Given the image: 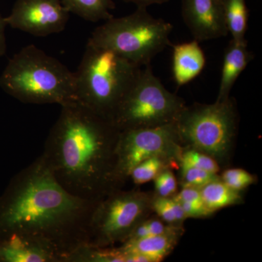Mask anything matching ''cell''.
Returning a JSON list of instances; mask_svg holds the SVG:
<instances>
[{
  "label": "cell",
  "mask_w": 262,
  "mask_h": 262,
  "mask_svg": "<svg viewBox=\"0 0 262 262\" xmlns=\"http://www.w3.org/2000/svg\"><path fill=\"white\" fill-rule=\"evenodd\" d=\"M99 201L67 192L38 157L13 177L0 196V237L29 239L60 262H68L72 253L88 244L91 215Z\"/></svg>",
  "instance_id": "1"
},
{
  "label": "cell",
  "mask_w": 262,
  "mask_h": 262,
  "mask_svg": "<svg viewBox=\"0 0 262 262\" xmlns=\"http://www.w3.org/2000/svg\"><path fill=\"white\" fill-rule=\"evenodd\" d=\"M61 108L40 156L67 192L82 199L101 201L115 190L113 170L120 131L79 101Z\"/></svg>",
  "instance_id": "2"
},
{
  "label": "cell",
  "mask_w": 262,
  "mask_h": 262,
  "mask_svg": "<svg viewBox=\"0 0 262 262\" xmlns=\"http://www.w3.org/2000/svg\"><path fill=\"white\" fill-rule=\"evenodd\" d=\"M0 87L24 103L63 106L77 101L75 72L33 45L10 58L0 76Z\"/></svg>",
  "instance_id": "3"
},
{
  "label": "cell",
  "mask_w": 262,
  "mask_h": 262,
  "mask_svg": "<svg viewBox=\"0 0 262 262\" xmlns=\"http://www.w3.org/2000/svg\"><path fill=\"white\" fill-rule=\"evenodd\" d=\"M141 72V67L111 50L88 42L75 72L76 99L111 121Z\"/></svg>",
  "instance_id": "4"
},
{
  "label": "cell",
  "mask_w": 262,
  "mask_h": 262,
  "mask_svg": "<svg viewBox=\"0 0 262 262\" xmlns=\"http://www.w3.org/2000/svg\"><path fill=\"white\" fill-rule=\"evenodd\" d=\"M173 25L138 7L130 15L105 20L89 39L94 46L111 50L139 67L150 64L157 55L172 46Z\"/></svg>",
  "instance_id": "5"
},
{
  "label": "cell",
  "mask_w": 262,
  "mask_h": 262,
  "mask_svg": "<svg viewBox=\"0 0 262 262\" xmlns=\"http://www.w3.org/2000/svg\"><path fill=\"white\" fill-rule=\"evenodd\" d=\"M176 122L184 149L209 155L218 163L228 161L238 123L233 98L186 106Z\"/></svg>",
  "instance_id": "6"
},
{
  "label": "cell",
  "mask_w": 262,
  "mask_h": 262,
  "mask_svg": "<svg viewBox=\"0 0 262 262\" xmlns=\"http://www.w3.org/2000/svg\"><path fill=\"white\" fill-rule=\"evenodd\" d=\"M186 106L183 98L164 87L149 64L141 70L111 121L120 131L161 126L177 121Z\"/></svg>",
  "instance_id": "7"
},
{
  "label": "cell",
  "mask_w": 262,
  "mask_h": 262,
  "mask_svg": "<svg viewBox=\"0 0 262 262\" xmlns=\"http://www.w3.org/2000/svg\"><path fill=\"white\" fill-rule=\"evenodd\" d=\"M155 194L115 189L95 207L89 228L88 245L112 247L126 241L134 229L152 213Z\"/></svg>",
  "instance_id": "8"
},
{
  "label": "cell",
  "mask_w": 262,
  "mask_h": 262,
  "mask_svg": "<svg viewBox=\"0 0 262 262\" xmlns=\"http://www.w3.org/2000/svg\"><path fill=\"white\" fill-rule=\"evenodd\" d=\"M176 122L149 128L120 131L115 149L114 189H122L133 169L149 158L161 157L179 165L184 147Z\"/></svg>",
  "instance_id": "9"
},
{
  "label": "cell",
  "mask_w": 262,
  "mask_h": 262,
  "mask_svg": "<svg viewBox=\"0 0 262 262\" xmlns=\"http://www.w3.org/2000/svg\"><path fill=\"white\" fill-rule=\"evenodd\" d=\"M70 13L60 0H17L7 26L35 37H47L64 30Z\"/></svg>",
  "instance_id": "10"
},
{
  "label": "cell",
  "mask_w": 262,
  "mask_h": 262,
  "mask_svg": "<svg viewBox=\"0 0 262 262\" xmlns=\"http://www.w3.org/2000/svg\"><path fill=\"white\" fill-rule=\"evenodd\" d=\"M182 17L198 42L227 37L226 0H182Z\"/></svg>",
  "instance_id": "11"
},
{
  "label": "cell",
  "mask_w": 262,
  "mask_h": 262,
  "mask_svg": "<svg viewBox=\"0 0 262 262\" xmlns=\"http://www.w3.org/2000/svg\"><path fill=\"white\" fill-rule=\"evenodd\" d=\"M184 232L183 226H172L163 234L127 241L118 248L126 255L127 262L130 256H141L149 262H160L173 251Z\"/></svg>",
  "instance_id": "12"
},
{
  "label": "cell",
  "mask_w": 262,
  "mask_h": 262,
  "mask_svg": "<svg viewBox=\"0 0 262 262\" xmlns=\"http://www.w3.org/2000/svg\"><path fill=\"white\" fill-rule=\"evenodd\" d=\"M253 58V53L248 50L247 41L237 42L232 39L229 42L225 50L220 89L215 101H225L230 98L234 83Z\"/></svg>",
  "instance_id": "13"
},
{
  "label": "cell",
  "mask_w": 262,
  "mask_h": 262,
  "mask_svg": "<svg viewBox=\"0 0 262 262\" xmlns=\"http://www.w3.org/2000/svg\"><path fill=\"white\" fill-rule=\"evenodd\" d=\"M173 75L179 87L196 78L206 66V58L196 40L173 46Z\"/></svg>",
  "instance_id": "14"
},
{
  "label": "cell",
  "mask_w": 262,
  "mask_h": 262,
  "mask_svg": "<svg viewBox=\"0 0 262 262\" xmlns=\"http://www.w3.org/2000/svg\"><path fill=\"white\" fill-rule=\"evenodd\" d=\"M0 262H60L54 253L16 235L0 237Z\"/></svg>",
  "instance_id": "15"
},
{
  "label": "cell",
  "mask_w": 262,
  "mask_h": 262,
  "mask_svg": "<svg viewBox=\"0 0 262 262\" xmlns=\"http://www.w3.org/2000/svg\"><path fill=\"white\" fill-rule=\"evenodd\" d=\"M200 191L203 203L211 214L222 208L241 204L243 202L241 192L230 189L220 178L208 183L200 188Z\"/></svg>",
  "instance_id": "16"
},
{
  "label": "cell",
  "mask_w": 262,
  "mask_h": 262,
  "mask_svg": "<svg viewBox=\"0 0 262 262\" xmlns=\"http://www.w3.org/2000/svg\"><path fill=\"white\" fill-rule=\"evenodd\" d=\"M69 13L91 22L107 20L113 18L111 10L115 9L113 0H60Z\"/></svg>",
  "instance_id": "17"
},
{
  "label": "cell",
  "mask_w": 262,
  "mask_h": 262,
  "mask_svg": "<svg viewBox=\"0 0 262 262\" xmlns=\"http://www.w3.org/2000/svg\"><path fill=\"white\" fill-rule=\"evenodd\" d=\"M225 19L228 34L232 40L246 42L248 10L246 0H226Z\"/></svg>",
  "instance_id": "18"
},
{
  "label": "cell",
  "mask_w": 262,
  "mask_h": 262,
  "mask_svg": "<svg viewBox=\"0 0 262 262\" xmlns=\"http://www.w3.org/2000/svg\"><path fill=\"white\" fill-rule=\"evenodd\" d=\"M176 166H179V164L161 157H154L136 165L131 171L130 178L136 185H141L154 180L165 169Z\"/></svg>",
  "instance_id": "19"
},
{
  "label": "cell",
  "mask_w": 262,
  "mask_h": 262,
  "mask_svg": "<svg viewBox=\"0 0 262 262\" xmlns=\"http://www.w3.org/2000/svg\"><path fill=\"white\" fill-rule=\"evenodd\" d=\"M152 211L165 224L172 226H183L187 220L182 206L172 198H162L155 195L153 198Z\"/></svg>",
  "instance_id": "20"
},
{
  "label": "cell",
  "mask_w": 262,
  "mask_h": 262,
  "mask_svg": "<svg viewBox=\"0 0 262 262\" xmlns=\"http://www.w3.org/2000/svg\"><path fill=\"white\" fill-rule=\"evenodd\" d=\"M181 168V185L182 187L200 189L208 183L220 178L218 174L210 173L200 168L179 164Z\"/></svg>",
  "instance_id": "21"
},
{
  "label": "cell",
  "mask_w": 262,
  "mask_h": 262,
  "mask_svg": "<svg viewBox=\"0 0 262 262\" xmlns=\"http://www.w3.org/2000/svg\"><path fill=\"white\" fill-rule=\"evenodd\" d=\"M179 164H184L212 173L217 174L220 172V165L216 160L195 149H184Z\"/></svg>",
  "instance_id": "22"
},
{
  "label": "cell",
  "mask_w": 262,
  "mask_h": 262,
  "mask_svg": "<svg viewBox=\"0 0 262 262\" xmlns=\"http://www.w3.org/2000/svg\"><path fill=\"white\" fill-rule=\"evenodd\" d=\"M226 185L230 189L241 192L256 181V177L244 169L229 168L223 172L220 177Z\"/></svg>",
  "instance_id": "23"
},
{
  "label": "cell",
  "mask_w": 262,
  "mask_h": 262,
  "mask_svg": "<svg viewBox=\"0 0 262 262\" xmlns=\"http://www.w3.org/2000/svg\"><path fill=\"white\" fill-rule=\"evenodd\" d=\"M154 181L155 195L172 198L177 194L178 182L171 168H166L160 172Z\"/></svg>",
  "instance_id": "24"
},
{
  "label": "cell",
  "mask_w": 262,
  "mask_h": 262,
  "mask_svg": "<svg viewBox=\"0 0 262 262\" xmlns=\"http://www.w3.org/2000/svg\"><path fill=\"white\" fill-rule=\"evenodd\" d=\"M6 26L5 17L0 13V58L4 56L7 51L6 34H5Z\"/></svg>",
  "instance_id": "25"
},
{
  "label": "cell",
  "mask_w": 262,
  "mask_h": 262,
  "mask_svg": "<svg viewBox=\"0 0 262 262\" xmlns=\"http://www.w3.org/2000/svg\"><path fill=\"white\" fill-rule=\"evenodd\" d=\"M120 1L125 2V3H134L136 6L141 7V8H146L151 5L163 4V3H168L170 0H120Z\"/></svg>",
  "instance_id": "26"
}]
</instances>
